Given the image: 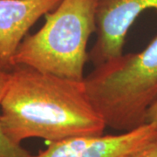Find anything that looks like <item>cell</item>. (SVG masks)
<instances>
[{"label": "cell", "mask_w": 157, "mask_h": 157, "mask_svg": "<svg viewBox=\"0 0 157 157\" xmlns=\"http://www.w3.org/2000/svg\"><path fill=\"white\" fill-rule=\"evenodd\" d=\"M147 123L157 124V101L152 105L147 113Z\"/></svg>", "instance_id": "cell-9"}, {"label": "cell", "mask_w": 157, "mask_h": 157, "mask_svg": "<svg viewBox=\"0 0 157 157\" xmlns=\"http://www.w3.org/2000/svg\"><path fill=\"white\" fill-rule=\"evenodd\" d=\"M147 10L157 11V0H96V40L88 60L96 67L121 55L129 29Z\"/></svg>", "instance_id": "cell-4"}, {"label": "cell", "mask_w": 157, "mask_h": 157, "mask_svg": "<svg viewBox=\"0 0 157 157\" xmlns=\"http://www.w3.org/2000/svg\"><path fill=\"white\" fill-rule=\"evenodd\" d=\"M125 157H157V135L144 146Z\"/></svg>", "instance_id": "cell-8"}, {"label": "cell", "mask_w": 157, "mask_h": 157, "mask_svg": "<svg viewBox=\"0 0 157 157\" xmlns=\"http://www.w3.org/2000/svg\"><path fill=\"white\" fill-rule=\"evenodd\" d=\"M84 82L107 127L124 133L147 124V113L157 101V35L139 52L94 67Z\"/></svg>", "instance_id": "cell-2"}, {"label": "cell", "mask_w": 157, "mask_h": 157, "mask_svg": "<svg viewBox=\"0 0 157 157\" xmlns=\"http://www.w3.org/2000/svg\"><path fill=\"white\" fill-rule=\"evenodd\" d=\"M157 135V124L147 123L118 135L81 136L52 142L45 150L30 157H125Z\"/></svg>", "instance_id": "cell-5"}, {"label": "cell", "mask_w": 157, "mask_h": 157, "mask_svg": "<svg viewBox=\"0 0 157 157\" xmlns=\"http://www.w3.org/2000/svg\"><path fill=\"white\" fill-rule=\"evenodd\" d=\"M44 17L42 27L18 46L15 66L83 80L88 41L96 32V0H61Z\"/></svg>", "instance_id": "cell-3"}, {"label": "cell", "mask_w": 157, "mask_h": 157, "mask_svg": "<svg viewBox=\"0 0 157 157\" xmlns=\"http://www.w3.org/2000/svg\"><path fill=\"white\" fill-rule=\"evenodd\" d=\"M10 73L0 70V106L9 81ZM32 155L21 145L12 142L4 133L0 123V157H30Z\"/></svg>", "instance_id": "cell-7"}, {"label": "cell", "mask_w": 157, "mask_h": 157, "mask_svg": "<svg viewBox=\"0 0 157 157\" xmlns=\"http://www.w3.org/2000/svg\"><path fill=\"white\" fill-rule=\"evenodd\" d=\"M5 135L17 145L31 138L49 143L104 134V120L90 101L84 79L74 80L16 65L0 106Z\"/></svg>", "instance_id": "cell-1"}, {"label": "cell", "mask_w": 157, "mask_h": 157, "mask_svg": "<svg viewBox=\"0 0 157 157\" xmlns=\"http://www.w3.org/2000/svg\"><path fill=\"white\" fill-rule=\"evenodd\" d=\"M61 0H0V70L10 73L18 46L39 18Z\"/></svg>", "instance_id": "cell-6"}]
</instances>
